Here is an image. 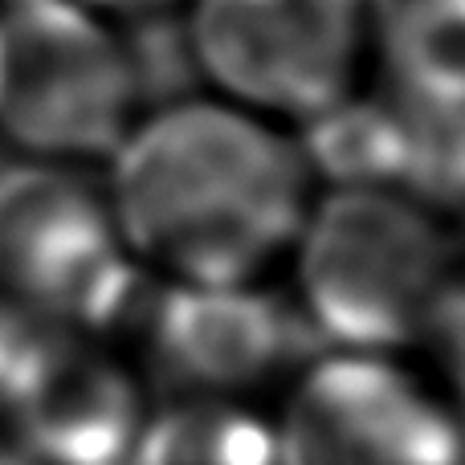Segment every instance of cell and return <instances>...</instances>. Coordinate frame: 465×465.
I'll return each instance as SVG.
<instances>
[{
    "label": "cell",
    "mask_w": 465,
    "mask_h": 465,
    "mask_svg": "<svg viewBox=\"0 0 465 465\" xmlns=\"http://www.w3.org/2000/svg\"><path fill=\"white\" fill-rule=\"evenodd\" d=\"M111 155L119 237L168 286L253 282L306 217L298 147L225 106H163Z\"/></svg>",
    "instance_id": "1"
},
{
    "label": "cell",
    "mask_w": 465,
    "mask_h": 465,
    "mask_svg": "<svg viewBox=\"0 0 465 465\" xmlns=\"http://www.w3.org/2000/svg\"><path fill=\"white\" fill-rule=\"evenodd\" d=\"M298 302L319 347L409 351L450 278V245L412 196L335 188L298 225Z\"/></svg>",
    "instance_id": "2"
},
{
    "label": "cell",
    "mask_w": 465,
    "mask_h": 465,
    "mask_svg": "<svg viewBox=\"0 0 465 465\" xmlns=\"http://www.w3.org/2000/svg\"><path fill=\"white\" fill-rule=\"evenodd\" d=\"M278 465H465V412L401 351L319 347L273 417Z\"/></svg>",
    "instance_id": "3"
},
{
    "label": "cell",
    "mask_w": 465,
    "mask_h": 465,
    "mask_svg": "<svg viewBox=\"0 0 465 465\" xmlns=\"http://www.w3.org/2000/svg\"><path fill=\"white\" fill-rule=\"evenodd\" d=\"M143 270L111 204L65 163H0V298L78 335H103L139 302Z\"/></svg>",
    "instance_id": "4"
},
{
    "label": "cell",
    "mask_w": 465,
    "mask_h": 465,
    "mask_svg": "<svg viewBox=\"0 0 465 465\" xmlns=\"http://www.w3.org/2000/svg\"><path fill=\"white\" fill-rule=\"evenodd\" d=\"M135 111L123 45L86 0H0V135L49 163L111 155Z\"/></svg>",
    "instance_id": "5"
},
{
    "label": "cell",
    "mask_w": 465,
    "mask_h": 465,
    "mask_svg": "<svg viewBox=\"0 0 465 465\" xmlns=\"http://www.w3.org/2000/svg\"><path fill=\"white\" fill-rule=\"evenodd\" d=\"M376 0H201L193 49L237 98L314 114L347 86Z\"/></svg>",
    "instance_id": "6"
},
{
    "label": "cell",
    "mask_w": 465,
    "mask_h": 465,
    "mask_svg": "<svg viewBox=\"0 0 465 465\" xmlns=\"http://www.w3.org/2000/svg\"><path fill=\"white\" fill-rule=\"evenodd\" d=\"M319 351L294 302L241 286H168L147 311V368L163 392L249 401Z\"/></svg>",
    "instance_id": "7"
},
{
    "label": "cell",
    "mask_w": 465,
    "mask_h": 465,
    "mask_svg": "<svg viewBox=\"0 0 465 465\" xmlns=\"http://www.w3.org/2000/svg\"><path fill=\"white\" fill-rule=\"evenodd\" d=\"M152 409L143 371L98 347V335L54 327L0 420L16 465H127Z\"/></svg>",
    "instance_id": "8"
},
{
    "label": "cell",
    "mask_w": 465,
    "mask_h": 465,
    "mask_svg": "<svg viewBox=\"0 0 465 465\" xmlns=\"http://www.w3.org/2000/svg\"><path fill=\"white\" fill-rule=\"evenodd\" d=\"M453 114H425L404 98H343L306 114V168L335 188H376L412 201H433L441 135Z\"/></svg>",
    "instance_id": "9"
},
{
    "label": "cell",
    "mask_w": 465,
    "mask_h": 465,
    "mask_svg": "<svg viewBox=\"0 0 465 465\" xmlns=\"http://www.w3.org/2000/svg\"><path fill=\"white\" fill-rule=\"evenodd\" d=\"M396 98L425 114H465V0H380Z\"/></svg>",
    "instance_id": "10"
},
{
    "label": "cell",
    "mask_w": 465,
    "mask_h": 465,
    "mask_svg": "<svg viewBox=\"0 0 465 465\" xmlns=\"http://www.w3.org/2000/svg\"><path fill=\"white\" fill-rule=\"evenodd\" d=\"M127 465H278L273 420L245 401L176 396L152 409Z\"/></svg>",
    "instance_id": "11"
},
{
    "label": "cell",
    "mask_w": 465,
    "mask_h": 465,
    "mask_svg": "<svg viewBox=\"0 0 465 465\" xmlns=\"http://www.w3.org/2000/svg\"><path fill=\"white\" fill-rule=\"evenodd\" d=\"M119 45L131 74L135 106L152 103L163 111V106L184 103L188 90L196 86L201 62H196V49H193V33H184L168 16L139 21L127 37H119Z\"/></svg>",
    "instance_id": "12"
},
{
    "label": "cell",
    "mask_w": 465,
    "mask_h": 465,
    "mask_svg": "<svg viewBox=\"0 0 465 465\" xmlns=\"http://www.w3.org/2000/svg\"><path fill=\"white\" fill-rule=\"evenodd\" d=\"M420 347L433 351V376L445 384V392L461 404L465 412V270L453 265L445 278L437 306L429 314V327Z\"/></svg>",
    "instance_id": "13"
},
{
    "label": "cell",
    "mask_w": 465,
    "mask_h": 465,
    "mask_svg": "<svg viewBox=\"0 0 465 465\" xmlns=\"http://www.w3.org/2000/svg\"><path fill=\"white\" fill-rule=\"evenodd\" d=\"M433 201L465 209V114H453L441 135V163H437Z\"/></svg>",
    "instance_id": "14"
},
{
    "label": "cell",
    "mask_w": 465,
    "mask_h": 465,
    "mask_svg": "<svg viewBox=\"0 0 465 465\" xmlns=\"http://www.w3.org/2000/svg\"><path fill=\"white\" fill-rule=\"evenodd\" d=\"M86 5H103V8H123V13H155V8L172 5V0H86Z\"/></svg>",
    "instance_id": "15"
}]
</instances>
